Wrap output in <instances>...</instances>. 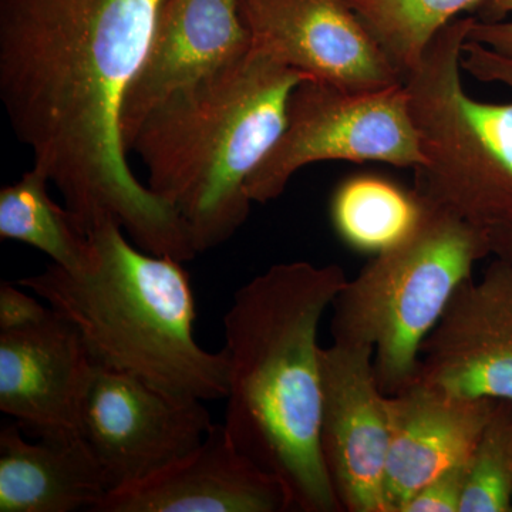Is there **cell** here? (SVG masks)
Returning a JSON list of instances; mask_svg holds the SVG:
<instances>
[{"instance_id": "cell-23", "label": "cell", "mask_w": 512, "mask_h": 512, "mask_svg": "<svg viewBox=\"0 0 512 512\" xmlns=\"http://www.w3.org/2000/svg\"><path fill=\"white\" fill-rule=\"evenodd\" d=\"M28 289L16 282L0 284V332H16L33 328L50 318L53 309L39 296L29 295Z\"/></svg>"}, {"instance_id": "cell-5", "label": "cell", "mask_w": 512, "mask_h": 512, "mask_svg": "<svg viewBox=\"0 0 512 512\" xmlns=\"http://www.w3.org/2000/svg\"><path fill=\"white\" fill-rule=\"evenodd\" d=\"M488 255L487 229L421 201L410 234L375 255L336 296L333 340L372 348L380 389L399 393L416 380L424 340L454 293Z\"/></svg>"}, {"instance_id": "cell-11", "label": "cell", "mask_w": 512, "mask_h": 512, "mask_svg": "<svg viewBox=\"0 0 512 512\" xmlns=\"http://www.w3.org/2000/svg\"><path fill=\"white\" fill-rule=\"evenodd\" d=\"M417 380L457 396L512 402V264L495 258L454 293L424 340Z\"/></svg>"}, {"instance_id": "cell-10", "label": "cell", "mask_w": 512, "mask_h": 512, "mask_svg": "<svg viewBox=\"0 0 512 512\" xmlns=\"http://www.w3.org/2000/svg\"><path fill=\"white\" fill-rule=\"evenodd\" d=\"M251 49L346 90L404 83L346 0H241Z\"/></svg>"}, {"instance_id": "cell-6", "label": "cell", "mask_w": 512, "mask_h": 512, "mask_svg": "<svg viewBox=\"0 0 512 512\" xmlns=\"http://www.w3.org/2000/svg\"><path fill=\"white\" fill-rule=\"evenodd\" d=\"M473 15L440 30L404 77L423 164L414 192L478 228L512 220V165L478 124L461 82V56Z\"/></svg>"}, {"instance_id": "cell-20", "label": "cell", "mask_w": 512, "mask_h": 512, "mask_svg": "<svg viewBox=\"0 0 512 512\" xmlns=\"http://www.w3.org/2000/svg\"><path fill=\"white\" fill-rule=\"evenodd\" d=\"M460 512H512V402L498 400L468 460Z\"/></svg>"}, {"instance_id": "cell-13", "label": "cell", "mask_w": 512, "mask_h": 512, "mask_svg": "<svg viewBox=\"0 0 512 512\" xmlns=\"http://www.w3.org/2000/svg\"><path fill=\"white\" fill-rule=\"evenodd\" d=\"M292 511L288 491L215 424L200 446L137 483L109 491L94 512Z\"/></svg>"}, {"instance_id": "cell-2", "label": "cell", "mask_w": 512, "mask_h": 512, "mask_svg": "<svg viewBox=\"0 0 512 512\" xmlns=\"http://www.w3.org/2000/svg\"><path fill=\"white\" fill-rule=\"evenodd\" d=\"M348 282L339 265H272L234 293L224 316V427L282 481L292 511H342L320 451L319 328Z\"/></svg>"}, {"instance_id": "cell-24", "label": "cell", "mask_w": 512, "mask_h": 512, "mask_svg": "<svg viewBox=\"0 0 512 512\" xmlns=\"http://www.w3.org/2000/svg\"><path fill=\"white\" fill-rule=\"evenodd\" d=\"M461 69L478 82L503 84L512 89V57L467 40L463 46Z\"/></svg>"}, {"instance_id": "cell-3", "label": "cell", "mask_w": 512, "mask_h": 512, "mask_svg": "<svg viewBox=\"0 0 512 512\" xmlns=\"http://www.w3.org/2000/svg\"><path fill=\"white\" fill-rule=\"evenodd\" d=\"M303 79L251 49L164 100L128 143L146 165L147 187L177 211L198 255L247 222L249 177L281 137Z\"/></svg>"}, {"instance_id": "cell-21", "label": "cell", "mask_w": 512, "mask_h": 512, "mask_svg": "<svg viewBox=\"0 0 512 512\" xmlns=\"http://www.w3.org/2000/svg\"><path fill=\"white\" fill-rule=\"evenodd\" d=\"M468 460L448 468L420 488L407 500L400 512H460L466 488Z\"/></svg>"}, {"instance_id": "cell-19", "label": "cell", "mask_w": 512, "mask_h": 512, "mask_svg": "<svg viewBox=\"0 0 512 512\" xmlns=\"http://www.w3.org/2000/svg\"><path fill=\"white\" fill-rule=\"evenodd\" d=\"M400 76L419 64L434 36L485 0H346Z\"/></svg>"}, {"instance_id": "cell-18", "label": "cell", "mask_w": 512, "mask_h": 512, "mask_svg": "<svg viewBox=\"0 0 512 512\" xmlns=\"http://www.w3.org/2000/svg\"><path fill=\"white\" fill-rule=\"evenodd\" d=\"M49 178L42 171H26L16 183L0 191V238L39 249L52 264L79 268L90 254L84 234L72 212L60 207L47 191Z\"/></svg>"}, {"instance_id": "cell-17", "label": "cell", "mask_w": 512, "mask_h": 512, "mask_svg": "<svg viewBox=\"0 0 512 512\" xmlns=\"http://www.w3.org/2000/svg\"><path fill=\"white\" fill-rule=\"evenodd\" d=\"M414 190L375 174L346 178L333 192L330 220L338 237L363 254L377 255L399 244L419 221Z\"/></svg>"}, {"instance_id": "cell-25", "label": "cell", "mask_w": 512, "mask_h": 512, "mask_svg": "<svg viewBox=\"0 0 512 512\" xmlns=\"http://www.w3.org/2000/svg\"><path fill=\"white\" fill-rule=\"evenodd\" d=\"M470 107L491 143L512 165V103H483L470 99Z\"/></svg>"}, {"instance_id": "cell-1", "label": "cell", "mask_w": 512, "mask_h": 512, "mask_svg": "<svg viewBox=\"0 0 512 512\" xmlns=\"http://www.w3.org/2000/svg\"><path fill=\"white\" fill-rule=\"evenodd\" d=\"M164 0H0V99L20 143L89 235L119 222L153 255L197 256L177 211L137 180L121 111Z\"/></svg>"}, {"instance_id": "cell-26", "label": "cell", "mask_w": 512, "mask_h": 512, "mask_svg": "<svg viewBox=\"0 0 512 512\" xmlns=\"http://www.w3.org/2000/svg\"><path fill=\"white\" fill-rule=\"evenodd\" d=\"M491 249L497 258L512 264V220L490 229Z\"/></svg>"}, {"instance_id": "cell-16", "label": "cell", "mask_w": 512, "mask_h": 512, "mask_svg": "<svg viewBox=\"0 0 512 512\" xmlns=\"http://www.w3.org/2000/svg\"><path fill=\"white\" fill-rule=\"evenodd\" d=\"M22 431H0V512L96 511L109 485L83 437L30 441Z\"/></svg>"}, {"instance_id": "cell-14", "label": "cell", "mask_w": 512, "mask_h": 512, "mask_svg": "<svg viewBox=\"0 0 512 512\" xmlns=\"http://www.w3.org/2000/svg\"><path fill=\"white\" fill-rule=\"evenodd\" d=\"M93 367L79 333L55 311L33 328L0 332V410L36 439L80 436Z\"/></svg>"}, {"instance_id": "cell-8", "label": "cell", "mask_w": 512, "mask_h": 512, "mask_svg": "<svg viewBox=\"0 0 512 512\" xmlns=\"http://www.w3.org/2000/svg\"><path fill=\"white\" fill-rule=\"evenodd\" d=\"M212 426L201 400L99 366L93 367L80 410V436L99 461L109 491L190 453Z\"/></svg>"}, {"instance_id": "cell-15", "label": "cell", "mask_w": 512, "mask_h": 512, "mask_svg": "<svg viewBox=\"0 0 512 512\" xmlns=\"http://www.w3.org/2000/svg\"><path fill=\"white\" fill-rule=\"evenodd\" d=\"M498 400L457 396L414 380L387 396L386 500L400 512L414 493L468 460Z\"/></svg>"}, {"instance_id": "cell-22", "label": "cell", "mask_w": 512, "mask_h": 512, "mask_svg": "<svg viewBox=\"0 0 512 512\" xmlns=\"http://www.w3.org/2000/svg\"><path fill=\"white\" fill-rule=\"evenodd\" d=\"M477 12L467 40L512 57V0H485Z\"/></svg>"}, {"instance_id": "cell-12", "label": "cell", "mask_w": 512, "mask_h": 512, "mask_svg": "<svg viewBox=\"0 0 512 512\" xmlns=\"http://www.w3.org/2000/svg\"><path fill=\"white\" fill-rule=\"evenodd\" d=\"M249 50L241 0H164L146 59L124 99L121 136L126 150L144 119L164 100Z\"/></svg>"}, {"instance_id": "cell-7", "label": "cell", "mask_w": 512, "mask_h": 512, "mask_svg": "<svg viewBox=\"0 0 512 512\" xmlns=\"http://www.w3.org/2000/svg\"><path fill=\"white\" fill-rule=\"evenodd\" d=\"M322 161L420 167L423 154L404 83L346 90L303 79L289 97L281 137L249 177V200H276L293 175Z\"/></svg>"}, {"instance_id": "cell-9", "label": "cell", "mask_w": 512, "mask_h": 512, "mask_svg": "<svg viewBox=\"0 0 512 512\" xmlns=\"http://www.w3.org/2000/svg\"><path fill=\"white\" fill-rule=\"evenodd\" d=\"M320 365V451L340 508L389 512L387 394L377 383L373 349L333 340Z\"/></svg>"}, {"instance_id": "cell-4", "label": "cell", "mask_w": 512, "mask_h": 512, "mask_svg": "<svg viewBox=\"0 0 512 512\" xmlns=\"http://www.w3.org/2000/svg\"><path fill=\"white\" fill-rule=\"evenodd\" d=\"M89 239L79 268L50 264L16 284L76 329L94 366L177 396L225 399L227 356L195 340L197 309L184 262L138 248L111 218L97 222Z\"/></svg>"}]
</instances>
